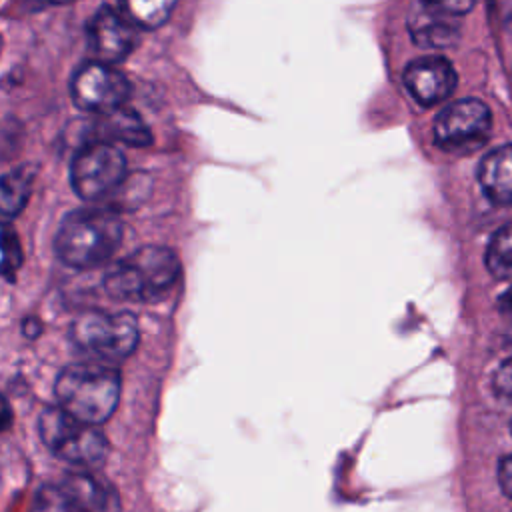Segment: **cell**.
Here are the masks:
<instances>
[{"label": "cell", "instance_id": "6da1fadb", "mask_svg": "<svg viewBox=\"0 0 512 512\" xmlns=\"http://www.w3.org/2000/svg\"><path fill=\"white\" fill-rule=\"evenodd\" d=\"M122 242V220L112 208H78L68 212L56 232L58 258L78 270L104 264Z\"/></svg>", "mask_w": 512, "mask_h": 512}, {"label": "cell", "instance_id": "7a4b0ae2", "mask_svg": "<svg viewBox=\"0 0 512 512\" xmlns=\"http://www.w3.org/2000/svg\"><path fill=\"white\" fill-rule=\"evenodd\" d=\"M58 408L78 422L98 426L106 422L120 400V374L110 364L78 362L66 366L54 384Z\"/></svg>", "mask_w": 512, "mask_h": 512}, {"label": "cell", "instance_id": "3957f363", "mask_svg": "<svg viewBox=\"0 0 512 512\" xmlns=\"http://www.w3.org/2000/svg\"><path fill=\"white\" fill-rule=\"evenodd\" d=\"M178 276L180 260L176 252L148 244L114 262L104 274V288L116 300L154 302L174 286Z\"/></svg>", "mask_w": 512, "mask_h": 512}, {"label": "cell", "instance_id": "277c9868", "mask_svg": "<svg viewBox=\"0 0 512 512\" xmlns=\"http://www.w3.org/2000/svg\"><path fill=\"white\" fill-rule=\"evenodd\" d=\"M138 322L130 312L90 310L70 326V342L94 362H118L138 346Z\"/></svg>", "mask_w": 512, "mask_h": 512}, {"label": "cell", "instance_id": "5b68a950", "mask_svg": "<svg viewBox=\"0 0 512 512\" xmlns=\"http://www.w3.org/2000/svg\"><path fill=\"white\" fill-rule=\"evenodd\" d=\"M38 434L52 454L80 468L100 466L110 450L108 440L98 426L78 422L58 406L40 412Z\"/></svg>", "mask_w": 512, "mask_h": 512}, {"label": "cell", "instance_id": "8992f818", "mask_svg": "<svg viewBox=\"0 0 512 512\" xmlns=\"http://www.w3.org/2000/svg\"><path fill=\"white\" fill-rule=\"evenodd\" d=\"M126 180V158L116 144L92 140L70 162V186L86 202L112 196Z\"/></svg>", "mask_w": 512, "mask_h": 512}, {"label": "cell", "instance_id": "52a82bcc", "mask_svg": "<svg viewBox=\"0 0 512 512\" xmlns=\"http://www.w3.org/2000/svg\"><path fill=\"white\" fill-rule=\"evenodd\" d=\"M492 114L482 100L462 98L448 104L434 120V142L450 154H470L490 136Z\"/></svg>", "mask_w": 512, "mask_h": 512}, {"label": "cell", "instance_id": "ba28073f", "mask_svg": "<svg viewBox=\"0 0 512 512\" xmlns=\"http://www.w3.org/2000/svg\"><path fill=\"white\" fill-rule=\"evenodd\" d=\"M72 102L92 114H108L122 106L130 96V82L124 72L102 62H86L70 82Z\"/></svg>", "mask_w": 512, "mask_h": 512}, {"label": "cell", "instance_id": "9c48e42d", "mask_svg": "<svg viewBox=\"0 0 512 512\" xmlns=\"http://www.w3.org/2000/svg\"><path fill=\"white\" fill-rule=\"evenodd\" d=\"M86 38L96 62L112 66L124 60L136 48L138 28L122 14L118 6L106 4L92 14L86 26Z\"/></svg>", "mask_w": 512, "mask_h": 512}, {"label": "cell", "instance_id": "30bf717a", "mask_svg": "<svg viewBox=\"0 0 512 512\" xmlns=\"http://www.w3.org/2000/svg\"><path fill=\"white\" fill-rule=\"evenodd\" d=\"M462 20L438 2H416L408 14V32L418 46L450 48L460 40Z\"/></svg>", "mask_w": 512, "mask_h": 512}, {"label": "cell", "instance_id": "8fae6325", "mask_svg": "<svg viewBox=\"0 0 512 512\" xmlns=\"http://www.w3.org/2000/svg\"><path fill=\"white\" fill-rule=\"evenodd\" d=\"M456 82V70L442 56L416 58L404 70V84L422 106H434L448 98L454 92Z\"/></svg>", "mask_w": 512, "mask_h": 512}, {"label": "cell", "instance_id": "7c38bea8", "mask_svg": "<svg viewBox=\"0 0 512 512\" xmlns=\"http://www.w3.org/2000/svg\"><path fill=\"white\" fill-rule=\"evenodd\" d=\"M72 512H120V498L112 486L88 472H72L58 482Z\"/></svg>", "mask_w": 512, "mask_h": 512}, {"label": "cell", "instance_id": "4fadbf2b", "mask_svg": "<svg viewBox=\"0 0 512 512\" xmlns=\"http://www.w3.org/2000/svg\"><path fill=\"white\" fill-rule=\"evenodd\" d=\"M478 182L492 202L512 206V144L498 146L480 160Z\"/></svg>", "mask_w": 512, "mask_h": 512}, {"label": "cell", "instance_id": "5bb4252c", "mask_svg": "<svg viewBox=\"0 0 512 512\" xmlns=\"http://www.w3.org/2000/svg\"><path fill=\"white\" fill-rule=\"evenodd\" d=\"M96 132L102 134L100 142H124L128 146H150L152 132L140 114L128 106H122L114 112L102 114Z\"/></svg>", "mask_w": 512, "mask_h": 512}, {"label": "cell", "instance_id": "9a60e30c", "mask_svg": "<svg viewBox=\"0 0 512 512\" xmlns=\"http://www.w3.org/2000/svg\"><path fill=\"white\" fill-rule=\"evenodd\" d=\"M36 168L32 164H20L0 176V226H8L26 206Z\"/></svg>", "mask_w": 512, "mask_h": 512}, {"label": "cell", "instance_id": "2e32d148", "mask_svg": "<svg viewBox=\"0 0 512 512\" xmlns=\"http://www.w3.org/2000/svg\"><path fill=\"white\" fill-rule=\"evenodd\" d=\"M172 0H132V2H122L118 8L122 14L140 30H152L162 26L168 18L170 12L174 10Z\"/></svg>", "mask_w": 512, "mask_h": 512}, {"label": "cell", "instance_id": "e0dca14e", "mask_svg": "<svg viewBox=\"0 0 512 512\" xmlns=\"http://www.w3.org/2000/svg\"><path fill=\"white\" fill-rule=\"evenodd\" d=\"M484 262L494 278H512V222L500 226L488 242Z\"/></svg>", "mask_w": 512, "mask_h": 512}, {"label": "cell", "instance_id": "ac0fdd59", "mask_svg": "<svg viewBox=\"0 0 512 512\" xmlns=\"http://www.w3.org/2000/svg\"><path fill=\"white\" fill-rule=\"evenodd\" d=\"M30 512H72V506L62 486L56 482V484H46L38 490Z\"/></svg>", "mask_w": 512, "mask_h": 512}, {"label": "cell", "instance_id": "d6986e66", "mask_svg": "<svg viewBox=\"0 0 512 512\" xmlns=\"http://www.w3.org/2000/svg\"><path fill=\"white\" fill-rule=\"evenodd\" d=\"M0 252L4 256L2 264H0V272L2 274L14 272L22 262V252H20L18 236L14 234V230L10 226H2V230H0Z\"/></svg>", "mask_w": 512, "mask_h": 512}, {"label": "cell", "instance_id": "ffe728a7", "mask_svg": "<svg viewBox=\"0 0 512 512\" xmlns=\"http://www.w3.org/2000/svg\"><path fill=\"white\" fill-rule=\"evenodd\" d=\"M492 388H494V392H496L500 398L512 402V356L506 358V360L496 368V372H494V376H492Z\"/></svg>", "mask_w": 512, "mask_h": 512}, {"label": "cell", "instance_id": "44dd1931", "mask_svg": "<svg viewBox=\"0 0 512 512\" xmlns=\"http://www.w3.org/2000/svg\"><path fill=\"white\" fill-rule=\"evenodd\" d=\"M496 476H498V484H500L502 492H504L508 498H512V454L500 458Z\"/></svg>", "mask_w": 512, "mask_h": 512}, {"label": "cell", "instance_id": "7402d4cb", "mask_svg": "<svg viewBox=\"0 0 512 512\" xmlns=\"http://www.w3.org/2000/svg\"><path fill=\"white\" fill-rule=\"evenodd\" d=\"M12 422H14V410L8 402V398L4 394H0V434L10 430Z\"/></svg>", "mask_w": 512, "mask_h": 512}, {"label": "cell", "instance_id": "603a6c76", "mask_svg": "<svg viewBox=\"0 0 512 512\" xmlns=\"http://www.w3.org/2000/svg\"><path fill=\"white\" fill-rule=\"evenodd\" d=\"M498 310H500L508 320H512V288H508V290L498 298Z\"/></svg>", "mask_w": 512, "mask_h": 512}, {"label": "cell", "instance_id": "cb8c5ba5", "mask_svg": "<svg viewBox=\"0 0 512 512\" xmlns=\"http://www.w3.org/2000/svg\"><path fill=\"white\" fill-rule=\"evenodd\" d=\"M38 332H40V322H38L36 318H28V320L24 322V334H26L28 338H36Z\"/></svg>", "mask_w": 512, "mask_h": 512}, {"label": "cell", "instance_id": "d4e9b609", "mask_svg": "<svg viewBox=\"0 0 512 512\" xmlns=\"http://www.w3.org/2000/svg\"><path fill=\"white\" fill-rule=\"evenodd\" d=\"M506 24H508V28H512V14L508 16V20H506Z\"/></svg>", "mask_w": 512, "mask_h": 512}, {"label": "cell", "instance_id": "484cf974", "mask_svg": "<svg viewBox=\"0 0 512 512\" xmlns=\"http://www.w3.org/2000/svg\"><path fill=\"white\" fill-rule=\"evenodd\" d=\"M0 50H2V38H0Z\"/></svg>", "mask_w": 512, "mask_h": 512}, {"label": "cell", "instance_id": "4316f807", "mask_svg": "<svg viewBox=\"0 0 512 512\" xmlns=\"http://www.w3.org/2000/svg\"><path fill=\"white\" fill-rule=\"evenodd\" d=\"M510 432H512V420H510Z\"/></svg>", "mask_w": 512, "mask_h": 512}]
</instances>
